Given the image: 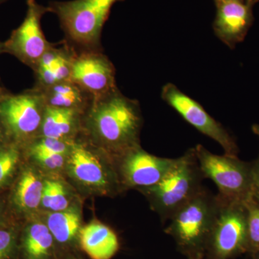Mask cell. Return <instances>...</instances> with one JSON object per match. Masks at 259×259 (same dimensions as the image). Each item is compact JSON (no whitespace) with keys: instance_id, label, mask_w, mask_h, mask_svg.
<instances>
[{"instance_id":"6da1fadb","label":"cell","mask_w":259,"mask_h":259,"mask_svg":"<svg viewBox=\"0 0 259 259\" xmlns=\"http://www.w3.org/2000/svg\"><path fill=\"white\" fill-rule=\"evenodd\" d=\"M143 119L137 101L118 90L93 99L83 115L81 131L88 141L113 160L141 146Z\"/></svg>"},{"instance_id":"7a4b0ae2","label":"cell","mask_w":259,"mask_h":259,"mask_svg":"<svg viewBox=\"0 0 259 259\" xmlns=\"http://www.w3.org/2000/svg\"><path fill=\"white\" fill-rule=\"evenodd\" d=\"M204 179L194 148H191L177 158L171 169L157 185L139 191L164 223L203 190Z\"/></svg>"},{"instance_id":"3957f363","label":"cell","mask_w":259,"mask_h":259,"mask_svg":"<svg viewBox=\"0 0 259 259\" xmlns=\"http://www.w3.org/2000/svg\"><path fill=\"white\" fill-rule=\"evenodd\" d=\"M219 201L204 188L170 219L165 233L173 237L179 250L189 259H203Z\"/></svg>"},{"instance_id":"277c9868","label":"cell","mask_w":259,"mask_h":259,"mask_svg":"<svg viewBox=\"0 0 259 259\" xmlns=\"http://www.w3.org/2000/svg\"><path fill=\"white\" fill-rule=\"evenodd\" d=\"M64 171L84 193L110 197L122 192L113 158L89 141L74 140Z\"/></svg>"},{"instance_id":"5b68a950","label":"cell","mask_w":259,"mask_h":259,"mask_svg":"<svg viewBox=\"0 0 259 259\" xmlns=\"http://www.w3.org/2000/svg\"><path fill=\"white\" fill-rule=\"evenodd\" d=\"M122 0H71L54 2L48 8L55 13L70 40L93 49L100 41L102 28L112 6Z\"/></svg>"},{"instance_id":"8992f818","label":"cell","mask_w":259,"mask_h":259,"mask_svg":"<svg viewBox=\"0 0 259 259\" xmlns=\"http://www.w3.org/2000/svg\"><path fill=\"white\" fill-rule=\"evenodd\" d=\"M219 207L209 235L206 259H231L248 253V213L245 202L217 194Z\"/></svg>"},{"instance_id":"52a82bcc","label":"cell","mask_w":259,"mask_h":259,"mask_svg":"<svg viewBox=\"0 0 259 259\" xmlns=\"http://www.w3.org/2000/svg\"><path fill=\"white\" fill-rule=\"evenodd\" d=\"M46 107L44 95L35 88L0 100V120L13 144L23 148L39 137Z\"/></svg>"},{"instance_id":"ba28073f","label":"cell","mask_w":259,"mask_h":259,"mask_svg":"<svg viewBox=\"0 0 259 259\" xmlns=\"http://www.w3.org/2000/svg\"><path fill=\"white\" fill-rule=\"evenodd\" d=\"M194 151L204 178L215 184L219 195L242 202L250 197L251 162L238 156L214 154L202 145H197Z\"/></svg>"},{"instance_id":"9c48e42d","label":"cell","mask_w":259,"mask_h":259,"mask_svg":"<svg viewBox=\"0 0 259 259\" xmlns=\"http://www.w3.org/2000/svg\"><path fill=\"white\" fill-rule=\"evenodd\" d=\"M48 12V7L38 4L35 0H28L25 18L9 38L3 42V53L14 56L24 64L35 69L51 47L41 28V19Z\"/></svg>"},{"instance_id":"30bf717a","label":"cell","mask_w":259,"mask_h":259,"mask_svg":"<svg viewBox=\"0 0 259 259\" xmlns=\"http://www.w3.org/2000/svg\"><path fill=\"white\" fill-rule=\"evenodd\" d=\"M176 161L177 158L154 156L141 146L114 160L122 191L139 190L157 185Z\"/></svg>"},{"instance_id":"8fae6325","label":"cell","mask_w":259,"mask_h":259,"mask_svg":"<svg viewBox=\"0 0 259 259\" xmlns=\"http://www.w3.org/2000/svg\"><path fill=\"white\" fill-rule=\"evenodd\" d=\"M161 97L188 123L201 134L214 140L221 145L225 154L238 156L236 141L219 122L206 112L203 107L187 96L173 83H167L162 89Z\"/></svg>"},{"instance_id":"7c38bea8","label":"cell","mask_w":259,"mask_h":259,"mask_svg":"<svg viewBox=\"0 0 259 259\" xmlns=\"http://www.w3.org/2000/svg\"><path fill=\"white\" fill-rule=\"evenodd\" d=\"M70 80L93 99L100 98L117 90L115 71L106 56L89 49L75 54Z\"/></svg>"},{"instance_id":"4fadbf2b","label":"cell","mask_w":259,"mask_h":259,"mask_svg":"<svg viewBox=\"0 0 259 259\" xmlns=\"http://www.w3.org/2000/svg\"><path fill=\"white\" fill-rule=\"evenodd\" d=\"M44 179L42 172L25 159L8 191L10 215L23 222L38 214L41 210Z\"/></svg>"},{"instance_id":"5bb4252c","label":"cell","mask_w":259,"mask_h":259,"mask_svg":"<svg viewBox=\"0 0 259 259\" xmlns=\"http://www.w3.org/2000/svg\"><path fill=\"white\" fill-rule=\"evenodd\" d=\"M217 14L213 24L214 33L228 46L234 45L245 35L250 23L249 7L242 1L216 4Z\"/></svg>"},{"instance_id":"9a60e30c","label":"cell","mask_w":259,"mask_h":259,"mask_svg":"<svg viewBox=\"0 0 259 259\" xmlns=\"http://www.w3.org/2000/svg\"><path fill=\"white\" fill-rule=\"evenodd\" d=\"M54 237L38 214L23 221L19 236L20 259H49L53 255Z\"/></svg>"},{"instance_id":"2e32d148","label":"cell","mask_w":259,"mask_h":259,"mask_svg":"<svg viewBox=\"0 0 259 259\" xmlns=\"http://www.w3.org/2000/svg\"><path fill=\"white\" fill-rule=\"evenodd\" d=\"M85 112L47 105L39 137L74 141L81 131Z\"/></svg>"},{"instance_id":"e0dca14e","label":"cell","mask_w":259,"mask_h":259,"mask_svg":"<svg viewBox=\"0 0 259 259\" xmlns=\"http://www.w3.org/2000/svg\"><path fill=\"white\" fill-rule=\"evenodd\" d=\"M79 239L81 248L92 259H111L119 248L115 232L99 221L83 226Z\"/></svg>"},{"instance_id":"ac0fdd59","label":"cell","mask_w":259,"mask_h":259,"mask_svg":"<svg viewBox=\"0 0 259 259\" xmlns=\"http://www.w3.org/2000/svg\"><path fill=\"white\" fill-rule=\"evenodd\" d=\"M40 218L47 225L55 241L60 244H70L79 238L82 228V213L79 201H76L65 210L44 212Z\"/></svg>"},{"instance_id":"d6986e66","label":"cell","mask_w":259,"mask_h":259,"mask_svg":"<svg viewBox=\"0 0 259 259\" xmlns=\"http://www.w3.org/2000/svg\"><path fill=\"white\" fill-rule=\"evenodd\" d=\"M39 90L41 91L46 104L49 106L76 109L86 112L93 100L91 95L71 80L56 83L49 88Z\"/></svg>"},{"instance_id":"ffe728a7","label":"cell","mask_w":259,"mask_h":259,"mask_svg":"<svg viewBox=\"0 0 259 259\" xmlns=\"http://www.w3.org/2000/svg\"><path fill=\"white\" fill-rule=\"evenodd\" d=\"M76 202L72 190L59 175L45 176L40 207L44 212L65 210Z\"/></svg>"},{"instance_id":"44dd1931","label":"cell","mask_w":259,"mask_h":259,"mask_svg":"<svg viewBox=\"0 0 259 259\" xmlns=\"http://www.w3.org/2000/svg\"><path fill=\"white\" fill-rule=\"evenodd\" d=\"M25 161L21 147L15 144L0 150V193L9 190Z\"/></svg>"},{"instance_id":"7402d4cb","label":"cell","mask_w":259,"mask_h":259,"mask_svg":"<svg viewBox=\"0 0 259 259\" xmlns=\"http://www.w3.org/2000/svg\"><path fill=\"white\" fill-rule=\"evenodd\" d=\"M21 224V221L13 216L0 224V259H14L18 256Z\"/></svg>"},{"instance_id":"603a6c76","label":"cell","mask_w":259,"mask_h":259,"mask_svg":"<svg viewBox=\"0 0 259 259\" xmlns=\"http://www.w3.org/2000/svg\"><path fill=\"white\" fill-rule=\"evenodd\" d=\"M24 158L26 161L35 165L44 173L49 175H59L64 171L67 156L53 153H24Z\"/></svg>"},{"instance_id":"cb8c5ba5","label":"cell","mask_w":259,"mask_h":259,"mask_svg":"<svg viewBox=\"0 0 259 259\" xmlns=\"http://www.w3.org/2000/svg\"><path fill=\"white\" fill-rule=\"evenodd\" d=\"M73 142L74 141L38 137L22 149L24 153H53L67 156L71 151Z\"/></svg>"},{"instance_id":"d4e9b609","label":"cell","mask_w":259,"mask_h":259,"mask_svg":"<svg viewBox=\"0 0 259 259\" xmlns=\"http://www.w3.org/2000/svg\"><path fill=\"white\" fill-rule=\"evenodd\" d=\"M248 213V253L259 249V201L252 197L245 201Z\"/></svg>"},{"instance_id":"484cf974","label":"cell","mask_w":259,"mask_h":259,"mask_svg":"<svg viewBox=\"0 0 259 259\" xmlns=\"http://www.w3.org/2000/svg\"><path fill=\"white\" fill-rule=\"evenodd\" d=\"M250 197L259 201V156L251 162Z\"/></svg>"},{"instance_id":"4316f807","label":"cell","mask_w":259,"mask_h":259,"mask_svg":"<svg viewBox=\"0 0 259 259\" xmlns=\"http://www.w3.org/2000/svg\"><path fill=\"white\" fill-rule=\"evenodd\" d=\"M8 191L0 193V224L11 216L8 209Z\"/></svg>"},{"instance_id":"83f0119b","label":"cell","mask_w":259,"mask_h":259,"mask_svg":"<svg viewBox=\"0 0 259 259\" xmlns=\"http://www.w3.org/2000/svg\"><path fill=\"white\" fill-rule=\"evenodd\" d=\"M11 144H13V143L12 142L9 135L0 120V150Z\"/></svg>"},{"instance_id":"f1b7e54d","label":"cell","mask_w":259,"mask_h":259,"mask_svg":"<svg viewBox=\"0 0 259 259\" xmlns=\"http://www.w3.org/2000/svg\"><path fill=\"white\" fill-rule=\"evenodd\" d=\"M8 93H10L8 90H5V88H2L0 87V100L3 98L5 96H6Z\"/></svg>"},{"instance_id":"f546056e","label":"cell","mask_w":259,"mask_h":259,"mask_svg":"<svg viewBox=\"0 0 259 259\" xmlns=\"http://www.w3.org/2000/svg\"><path fill=\"white\" fill-rule=\"evenodd\" d=\"M250 255H251L252 259H259V249L255 250Z\"/></svg>"},{"instance_id":"4dcf8cb0","label":"cell","mask_w":259,"mask_h":259,"mask_svg":"<svg viewBox=\"0 0 259 259\" xmlns=\"http://www.w3.org/2000/svg\"><path fill=\"white\" fill-rule=\"evenodd\" d=\"M252 129H253V132L255 134H256L257 136H258L259 137V125H253V127H252Z\"/></svg>"},{"instance_id":"1f68e13d","label":"cell","mask_w":259,"mask_h":259,"mask_svg":"<svg viewBox=\"0 0 259 259\" xmlns=\"http://www.w3.org/2000/svg\"><path fill=\"white\" fill-rule=\"evenodd\" d=\"M214 3H215V4H217V3H223V2H227V1H242L243 2V0H214Z\"/></svg>"},{"instance_id":"d6a6232c","label":"cell","mask_w":259,"mask_h":259,"mask_svg":"<svg viewBox=\"0 0 259 259\" xmlns=\"http://www.w3.org/2000/svg\"><path fill=\"white\" fill-rule=\"evenodd\" d=\"M3 53V42H0V54Z\"/></svg>"},{"instance_id":"836d02e7","label":"cell","mask_w":259,"mask_h":259,"mask_svg":"<svg viewBox=\"0 0 259 259\" xmlns=\"http://www.w3.org/2000/svg\"><path fill=\"white\" fill-rule=\"evenodd\" d=\"M5 1H7V0H0V4H1V3H4Z\"/></svg>"}]
</instances>
